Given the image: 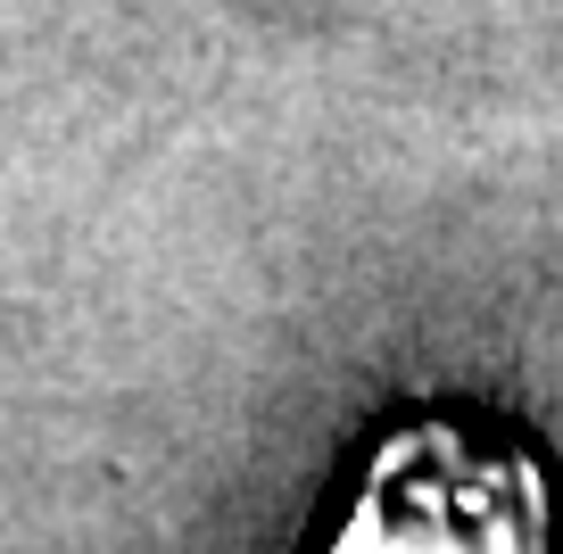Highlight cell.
<instances>
[{"label": "cell", "mask_w": 563, "mask_h": 554, "mask_svg": "<svg viewBox=\"0 0 563 554\" xmlns=\"http://www.w3.org/2000/svg\"><path fill=\"white\" fill-rule=\"evenodd\" d=\"M316 554H563V497L530 439L406 414L373 431Z\"/></svg>", "instance_id": "obj_1"}]
</instances>
